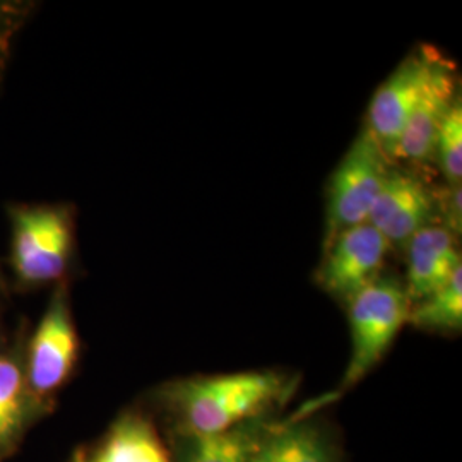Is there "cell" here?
I'll return each instance as SVG.
<instances>
[{
	"mask_svg": "<svg viewBox=\"0 0 462 462\" xmlns=\"http://www.w3.org/2000/svg\"><path fill=\"white\" fill-rule=\"evenodd\" d=\"M274 370L198 375L171 382L162 393L175 435H216L265 418L293 391Z\"/></svg>",
	"mask_w": 462,
	"mask_h": 462,
	"instance_id": "6da1fadb",
	"label": "cell"
},
{
	"mask_svg": "<svg viewBox=\"0 0 462 462\" xmlns=\"http://www.w3.org/2000/svg\"><path fill=\"white\" fill-rule=\"evenodd\" d=\"M11 264L26 288L64 280L74 252V215L59 204H19L9 209Z\"/></svg>",
	"mask_w": 462,
	"mask_h": 462,
	"instance_id": "7a4b0ae2",
	"label": "cell"
},
{
	"mask_svg": "<svg viewBox=\"0 0 462 462\" xmlns=\"http://www.w3.org/2000/svg\"><path fill=\"white\" fill-rule=\"evenodd\" d=\"M351 356L341 389L356 385L380 364L408 324L411 301L404 284L394 278H379L346 303Z\"/></svg>",
	"mask_w": 462,
	"mask_h": 462,
	"instance_id": "3957f363",
	"label": "cell"
},
{
	"mask_svg": "<svg viewBox=\"0 0 462 462\" xmlns=\"http://www.w3.org/2000/svg\"><path fill=\"white\" fill-rule=\"evenodd\" d=\"M389 171L391 160L364 127L330 175L324 245H329L339 233L368 223Z\"/></svg>",
	"mask_w": 462,
	"mask_h": 462,
	"instance_id": "277c9868",
	"label": "cell"
},
{
	"mask_svg": "<svg viewBox=\"0 0 462 462\" xmlns=\"http://www.w3.org/2000/svg\"><path fill=\"white\" fill-rule=\"evenodd\" d=\"M79 355V336L70 312L66 284L57 286L34 329L24 375L34 399L42 402L66 383Z\"/></svg>",
	"mask_w": 462,
	"mask_h": 462,
	"instance_id": "5b68a950",
	"label": "cell"
},
{
	"mask_svg": "<svg viewBox=\"0 0 462 462\" xmlns=\"http://www.w3.org/2000/svg\"><path fill=\"white\" fill-rule=\"evenodd\" d=\"M439 53L431 47L413 50L380 84L370 101L365 127L389 160L397 158L401 135Z\"/></svg>",
	"mask_w": 462,
	"mask_h": 462,
	"instance_id": "8992f818",
	"label": "cell"
},
{
	"mask_svg": "<svg viewBox=\"0 0 462 462\" xmlns=\"http://www.w3.org/2000/svg\"><path fill=\"white\" fill-rule=\"evenodd\" d=\"M391 245L370 223L339 233L326 245L317 271L319 286L330 297L347 303L366 286L382 278Z\"/></svg>",
	"mask_w": 462,
	"mask_h": 462,
	"instance_id": "52a82bcc",
	"label": "cell"
},
{
	"mask_svg": "<svg viewBox=\"0 0 462 462\" xmlns=\"http://www.w3.org/2000/svg\"><path fill=\"white\" fill-rule=\"evenodd\" d=\"M439 211L437 196L413 173L391 168L368 223L389 245L404 247L414 233L433 225Z\"/></svg>",
	"mask_w": 462,
	"mask_h": 462,
	"instance_id": "ba28073f",
	"label": "cell"
},
{
	"mask_svg": "<svg viewBox=\"0 0 462 462\" xmlns=\"http://www.w3.org/2000/svg\"><path fill=\"white\" fill-rule=\"evenodd\" d=\"M459 98L456 66L439 53L401 135L397 158L413 165L433 162L437 134Z\"/></svg>",
	"mask_w": 462,
	"mask_h": 462,
	"instance_id": "9c48e42d",
	"label": "cell"
},
{
	"mask_svg": "<svg viewBox=\"0 0 462 462\" xmlns=\"http://www.w3.org/2000/svg\"><path fill=\"white\" fill-rule=\"evenodd\" d=\"M457 238L446 226L430 225L406 242V295L411 305L440 290L462 267Z\"/></svg>",
	"mask_w": 462,
	"mask_h": 462,
	"instance_id": "30bf717a",
	"label": "cell"
},
{
	"mask_svg": "<svg viewBox=\"0 0 462 462\" xmlns=\"http://www.w3.org/2000/svg\"><path fill=\"white\" fill-rule=\"evenodd\" d=\"M274 423L259 418L216 435H175L173 462H250Z\"/></svg>",
	"mask_w": 462,
	"mask_h": 462,
	"instance_id": "8fae6325",
	"label": "cell"
},
{
	"mask_svg": "<svg viewBox=\"0 0 462 462\" xmlns=\"http://www.w3.org/2000/svg\"><path fill=\"white\" fill-rule=\"evenodd\" d=\"M250 462H341L329 430L319 421L273 427Z\"/></svg>",
	"mask_w": 462,
	"mask_h": 462,
	"instance_id": "7c38bea8",
	"label": "cell"
},
{
	"mask_svg": "<svg viewBox=\"0 0 462 462\" xmlns=\"http://www.w3.org/2000/svg\"><path fill=\"white\" fill-rule=\"evenodd\" d=\"M88 462H173L146 416L125 413L112 425Z\"/></svg>",
	"mask_w": 462,
	"mask_h": 462,
	"instance_id": "4fadbf2b",
	"label": "cell"
},
{
	"mask_svg": "<svg viewBox=\"0 0 462 462\" xmlns=\"http://www.w3.org/2000/svg\"><path fill=\"white\" fill-rule=\"evenodd\" d=\"M36 404L24 366L14 356L0 355V450L16 442Z\"/></svg>",
	"mask_w": 462,
	"mask_h": 462,
	"instance_id": "5bb4252c",
	"label": "cell"
},
{
	"mask_svg": "<svg viewBox=\"0 0 462 462\" xmlns=\"http://www.w3.org/2000/svg\"><path fill=\"white\" fill-rule=\"evenodd\" d=\"M408 324L439 334H456L462 329V267L430 297L411 305Z\"/></svg>",
	"mask_w": 462,
	"mask_h": 462,
	"instance_id": "9a60e30c",
	"label": "cell"
},
{
	"mask_svg": "<svg viewBox=\"0 0 462 462\" xmlns=\"http://www.w3.org/2000/svg\"><path fill=\"white\" fill-rule=\"evenodd\" d=\"M433 162L440 166L447 183L462 179V101H456L435 139Z\"/></svg>",
	"mask_w": 462,
	"mask_h": 462,
	"instance_id": "2e32d148",
	"label": "cell"
},
{
	"mask_svg": "<svg viewBox=\"0 0 462 462\" xmlns=\"http://www.w3.org/2000/svg\"><path fill=\"white\" fill-rule=\"evenodd\" d=\"M28 16V5L17 2H0V78L7 66L13 42Z\"/></svg>",
	"mask_w": 462,
	"mask_h": 462,
	"instance_id": "e0dca14e",
	"label": "cell"
},
{
	"mask_svg": "<svg viewBox=\"0 0 462 462\" xmlns=\"http://www.w3.org/2000/svg\"><path fill=\"white\" fill-rule=\"evenodd\" d=\"M442 215L444 225L456 238L461 236L462 231V187L461 183H447V189L442 194Z\"/></svg>",
	"mask_w": 462,
	"mask_h": 462,
	"instance_id": "ac0fdd59",
	"label": "cell"
},
{
	"mask_svg": "<svg viewBox=\"0 0 462 462\" xmlns=\"http://www.w3.org/2000/svg\"><path fill=\"white\" fill-rule=\"evenodd\" d=\"M70 462H88V452L86 450H78Z\"/></svg>",
	"mask_w": 462,
	"mask_h": 462,
	"instance_id": "d6986e66",
	"label": "cell"
},
{
	"mask_svg": "<svg viewBox=\"0 0 462 462\" xmlns=\"http://www.w3.org/2000/svg\"><path fill=\"white\" fill-rule=\"evenodd\" d=\"M5 288V280H4V274H2V267H0V290Z\"/></svg>",
	"mask_w": 462,
	"mask_h": 462,
	"instance_id": "ffe728a7",
	"label": "cell"
}]
</instances>
